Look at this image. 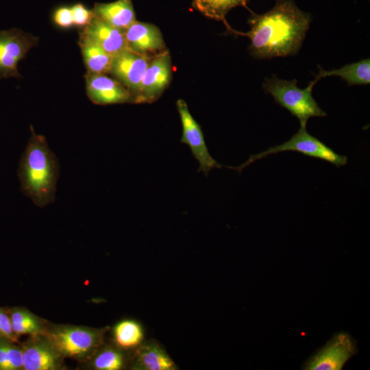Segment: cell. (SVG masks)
Here are the masks:
<instances>
[{
  "instance_id": "9",
  "label": "cell",
  "mask_w": 370,
  "mask_h": 370,
  "mask_svg": "<svg viewBox=\"0 0 370 370\" xmlns=\"http://www.w3.org/2000/svg\"><path fill=\"white\" fill-rule=\"evenodd\" d=\"M176 106L182 125V136L180 141L189 146L193 155L199 164L198 171H202L208 175L212 169L224 166L210 154L201 127L190 114L186 102L179 99L176 101Z\"/></svg>"
},
{
  "instance_id": "2",
  "label": "cell",
  "mask_w": 370,
  "mask_h": 370,
  "mask_svg": "<svg viewBox=\"0 0 370 370\" xmlns=\"http://www.w3.org/2000/svg\"><path fill=\"white\" fill-rule=\"evenodd\" d=\"M30 129L31 136L19 162L18 176L23 194L42 208L54 201L60 167L45 138L36 133L32 125Z\"/></svg>"
},
{
  "instance_id": "6",
  "label": "cell",
  "mask_w": 370,
  "mask_h": 370,
  "mask_svg": "<svg viewBox=\"0 0 370 370\" xmlns=\"http://www.w3.org/2000/svg\"><path fill=\"white\" fill-rule=\"evenodd\" d=\"M38 42L36 36L18 29L0 31V79L21 77L18 63Z\"/></svg>"
},
{
  "instance_id": "1",
  "label": "cell",
  "mask_w": 370,
  "mask_h": 370,
  "mask_svg": "<svg viewBox=\"0 0 370 370\" xmlns=\"http://www.w3.org/2000/svg\"><path fill=\"white\" fill-rule=\"evenodd\" d=\"M251 12L250 30H234V34L250 39L251 56L269 59L297 53L310 27V14L300 10L293 0H276L273 8L262 14Z\"/></svg>"
},
{
  "instance_id": "14",
  "label": "cell",
  "mask_w": 370,
  "mask_h": 370,
  "mask_svg": "<svg viewBox=\"0 0 370 370\" xmlns=\"http://www.w3.org/2000/svg\"><path fill=\"white\" fill-rule=\"evenodd\" d=\"M81 33L91 38L112 56L128 49L125 30L114 27L95 16Z\"/></svg>"
},
{
  "instance_id": "7",
  "label": "cell",
  "mask_w": 370,
  "mask_h": 370,
  "mask_svg": "<svg viewBox=\"0 0 370 370\" xmlns=\"http://www.w3.org/2000/svg\"><path fill=\"white\" fill-rule=\"evenodd\" d=\"M357 351L355 340L345 332L334 335L303 366L306 370H341Z\"/></svg>"
},
{
  "instance_id": "15",
  "label": "cell",
  "mask_w": 370,
  "mask_h": 370,
  "mask_svg": "<svg viewBox=\"0 0 370 370\" xmlns=\"http://www.w3.org/2000/svg\"><path fill=\"white\" fill-rule=\"evenodd\" d=\"M92 10L96 17L123 30H125L136 21L132 0L95 3Z\"/></svg>"
},
{
  "instance_id": "4",
  "label": "cell",
  "mask_w": 370,
  "mask_h": 370,
  "mask_svg": "<svg viewBox=\"0 0 370 370\" xmlns=\"http://www.w3.org/2000/svg\"><path fill=\"white\" fill-rule=\"evenodd\" d=\"M64 358L89 360L103 344L104 330L86 326L51 325L43 334Z\"/></svg>"
},
{
  "instance_id": "18",
  "label": "cell",
  "mask_w": 370,
  "mask_h": 370,
  "mask_svg": "<svg viewBox=\"0 0 370 370\" xmlns=\"http://www.w3.org/2000/svg\"><path fill=\"white\" fill-rule=\"evenodd\" d=\"M328 76H338L346 81L348 86L369 84L370 59H362L331 71H324L320 67L314 80L318 82L321 78Z\"/></svg>"
},
{
  "instance_id": "26",
  "label": "cell",
  "mask_w": 370,
  "mask_h": 370,
  "mask_svg": "<svg viewBox=\"0 0 370 370\" xmlns=\"http://www.w3.org/2000/svg\"><path fill=\"white\" fill-rule=\"evenodd\" d=\"M53 19L57 25L62 28H69L73 26L74 24L71 7L61 6L58 8L53 14Z\"/></svg>"
},
{
  "instance_id": "13",
  "label": "cell",
  "mask_w": 370,
  "mask_h": 370,
  "mask_svg": "<svg viewBox=\"0 0 370 370\" xmlns=\"http://www.w3.org/2000/svg\"><path fill=\"white\" fill-rule=\"evenodd\" d=\"M125 36L128 49L149 58L166 49L160 29L151 23L136 21L125 30Z\"/></svg>"
},
{
  "instance_id": "20",
  "label": "cell",
  "mask_w": 370,
  "mask_h": 370,
  "mask_svg": "<svg viewBox=\"0 0 370 370\" xmlns=\"http://www.w3.org/2000/svg\"><path fill=\"white\" fill-rule=\"evenodd\" d=\"M12 330L18 336L28 334H43L47 324L36 314L25 308L14 307L9 309Z\"/></svg>"
},
{
  "instance_id": "16",
  "label": "cell",
  "mask_w": 370,
  "mask_h": 370,
  "mask_svg": "<svg viewBox=\"0 0 370 370\" xmlns=\"http://www.w3.org/2000/svg\"><path fill=\"white\" fill-rule=\"evenodd\" d=\"M136 370H174L176 366L169 356L157 343L149 342L140 346L133 360Z\"/></svg>"
},
{
  "instance_id": "10",
  "label": "cell",
  "mask_w": 370,
  "mask_h": 370,
  "mask_svg": "<svg viewBox=\"0 0 370 370\" xmlns=\"http://www.w3.org/2000/svg\"><path fill=\"white\" fill-rule=\"evenodd\" d=\"M24 370L63 369L64 358L44 334L30 335L21 345Z\"/></svg>"
},
{
  "instance_id": "24",
  "label": "cell",
  "mask_w": 370,
  "mask_h": 370,
  "mask_svg": "<svg viewBox=\"0 0 370 370\" xmlns=\"http://www.w3.org/2000/svg\"><path fill=\"white\" fill-rule=\"evenodd\" d=\"M74 25L86 27L95 15L92 10H89L81 3H77L71 7Z\"/></svg>"
},
{
  "instance_id": "8",
  "label": "cell",
  "mask_w": 370,
  "mask_h": 370,
  "mask_svg": "<svg viewBox=\"0 0 370 370\" xmlns=\"http://www.w3.org/2000/svg\"><path fill=\"white\" fill-rule=\"evenodd\" d=\"M171 78V58L169 50L166 49L150 59L134 103H151L157 101L169 87Z\"/></svg>"
},
{
  "instance_id": "3",
  "label": "cell",
  "mask_w": 370,
  "mask_h": 370,
  "mask_svg": "<svg viewBox=\"0 0 370 370\" xmlns=\"http://www.w3.org/2000/svg\"><path fill=\"white\" fill-rule=\"evenodd\" d=\"M317 82L314 79L306 88L301 89L297 86L296 79L288 81L279 79L273 75L271 78H265L262 88L266 93L273 97L275 103L298 119L300 127H306L310 118L327 116L312 95V88Z\"/></svg>"
},
{
  "instance_id": "5",
  "label": "cell",
  "mask_w": 370,
  "mask_h": 370,
  "mask_svg": "<svg viewBox=\"0 0 370 370\" xmlns=\"http://www.w3.org/2000/svg\"><path fill=\"white\" fill-rule=\"evenodd\" d=\"M288 151L299 152L306 156L328 162L336 167L345 166L347 162L346 156L338 154L320 140L310 134L306 127H300L297 132L286 142L270 147L259 153L251 155L245 163L235 167L230 166V169L241 173L243 169L256 160L271 154Z\"/></svg>"
},
{
  "instance_id": "12",
  "label": "cell",
  "mask_w": 370,
  "mask_h": 370,
  "mask_svg": "<svg viewBox=\"0 0 370 370\" xmlns=\"http://www.w3.org/2000/svg\"><path fill=\"white\" fill-rule=\"evenodd\" d=\"M85 79L86 94L95 104L134 103L132 95L127 88L106 74L86 73Z\"/></svg>"
},
{
  "instance_id": "21",
  "label": "cell",
  "mask_w": 370,
  "mask_h": 370,
  "mask_svg": "<svg viewBox=\"0 0 370 370\" xmlns=\"http://www.w3.org/2000/svg\"><path fill=\"white\" fill-rule=\"evenodd\" d=\"M114 339L116 345L128 349L138 345L143 338L141 325L134 320H123L118 323L113 330Z\"/></svg>"
},
{
  "instance_id": "19",
  "label": "cell",
  "mask_w": 370,
  "mask_h": 370,
  "mask_svg": "<svg viewBox=\"0 0 370 370\" xmlns=\"http://www.w3.org/2000/svg\"><path fill=\"white\" fill-rule=\"evenodd\" d=\"M248 0H193L192 6L206 17L222 21L227 31L234 32L226 21L227 14L234 8H247Z\"/></svg>"
},
{
  "instance_id": "23",
  "label": "cell",
  "mask_w": 370,
  "mask_h": 370,
  "mask_svg": "<svg viewBox=\"0 0 370 370\" xmlns=\"http://www.w3.org/2000/svg\"><path fill=\"white\" fill-rule=\"evenodd\" d=\"M0 336V370L23 369V357L21 345Z\"/></svg>"
},
{
  "instance_id": "17",
  "label": "cell",
  "mask_w": 370,
  "mask_h": 370,
  "mask_svg": "<svg viewBox=\"0 0 370 370\" xmlns=\"http://www.w3.org/2000/svg\"><path fill=\"white\" fill-rule=\"evenodd\" d=\"M79 45L87 73L109 74L113 56L104 51L97 43L80 33Z\"/></svg>"
},
{
  "instance_id": "25",
  "label": "cell",
  "mask_w": 370,
  "mask_h": 370,
  "mask_svg": "<svg viewBox=\"0 0 370 370\" xmlns=\"http://www.w3.org/2000/svg\"><path fill=\"white\" fill-rule=\"evenodd\" d=\"M0 336L18 343V337L14 334L9 314V309L0 307Z\"/></svg>"
},
{
  "instance_id": "22",
  "label": "cell",
  "mask_w": 370,
  "mask_h": 370,
  "mask_svg": "<svg viewBox=\"0 0 370 370\" xmlns=\"http://www.w3.org/2000/svg\"><path fill=\"white\" fill-rule=\"evenodd\" d=\"M90 359V366L97 370H119L125 365L123 354L110 346L100 347Z\"/></svg>"
},
{
  "instance_id": "11",
  "label": "cell",
  "mask_w": 370,
  "mask_h": 370,
  "mask_svg": "<svg viewBox=\"0 0 370 370\" xmlns=\"http://www.w3.org/2000/svg\"><path fill=\"white\" fill-rule=\"evenodd\" d=\"M151 58L130 49L113 56L109 74L127 88L134 103Z\"/></svg>"
}]
</instances>
